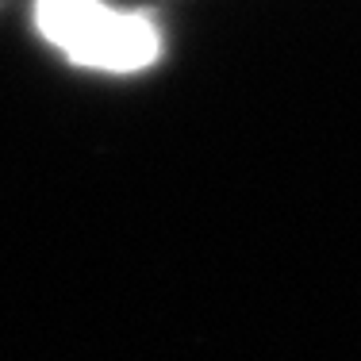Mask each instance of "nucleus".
<instances>
[{
  "mask_svg": "<svg viewBox=\"0 0 361 361\" xmlns=\"http://www.w3.org/2000/svg\"><path fill=\"white\" fill-rule=\"evenodd\" d=\"M35 23L50 47L85 70L139 73L161 50L150 16L123 12L104 0H35Z\"/></svg>",
  "mask_w": 361,
  "mask_h": 361,
  "instance_id": "nucleus-1",
  "label": "nucleus"
}]
</instances>
